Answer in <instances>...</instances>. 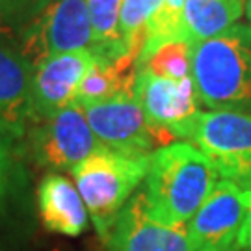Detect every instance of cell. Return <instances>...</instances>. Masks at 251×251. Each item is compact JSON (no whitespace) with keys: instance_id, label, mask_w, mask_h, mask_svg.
Here are the masks:
<instances>
[{"instance_id":"obj_20","label":"cell","mask_w":251,"mask_h":251,"mask_svg":"<svg viewBox=\"0 0 251 251\" xmlns=\"http://www.w3.org/2000/svg\"><path fill=\"white\" fill-rule=\"evenodd\" d=\"M50 0H0V39L21 37Z\"/></svg>"},{"instance_id":"obj_10","label":"cell","mask_w":251,"mask_h":251,"mask_svg":"<svg viewBox=\"0 0 251 251\" xmlns=\"http://www.w3.org/2000/svg\"><path fill=\"white\" fill-rule=\"evenodd\" d=\"M93 62V50H73L54 54L37 63L32 76V106L36 121L76 104L80 82Z\"/></svg>"},{"instance_id":"obj_22","label":"cell","mask_w":251,"mask_h":251,"mask_svg":"<svg viewBox=\"0 0 251 251\" xmlns=\"http://www.w3.org/2000/svg\"><path fill=\"white\" fill-rule=\"evenodd\" d=\"M240 250L251 251V199H250V208H248V216H246V222L242 225V231H240Z\"/></svg>"},{"instance_id":"obj_19","label":"cell","mask_w":251,"mask_h":251,"mask_svg":"<svg viewBox=\"0 0 251 251\" xmlns=\"http://www.w3.org/2000/svg\"><path fill=\"white\" fill-rule=\"evenodd\" d=\"M140 69L171 80H182L186 76H192V45L184 39L168 41L152 50L136 67V71Z\"/></svg>"},{"instance_id":"obj_1","label":"cell","mask_w":251,"mask_h":251,"mask_svg":"<svg viewBox=\"0 0 251 251\" xmlns=\"http://www.w3.org/2000/svg\"><path fill=\"white\" fill-rule=\"evenodd\" d=\"M220 180L212 162L186 140L149 154L144 198L149 214L166 225L184 227Z\"/></svg>"},{"instance_id":"obj_11","label":"cell","mask_w":251,"mask_h":251,"mask_svg":"<svg viewBox=\"0 0 251 251\" xmlns=\"http://www.w3.org/2000/svg\"><path fill=\"white\" fill-rule=\"evenodd\" d=\"M108 251H194L186 225L173 227L156 222L140 190L126 203L106 238Z\"/></svg>"},{"instance_id":"obj_17","label":"cell","mask_w":251,"mask_h":251,"mask_svg":"<svg viewBox=\"0 0 251 251\" xmlns=\"http://www.w3.org/2000/svg\"><path fill=\"white\" fill-rule=\"evenodd\" d=\"M182 8H184V0H162L160 8L154 13V17L151 19L149 26L145 30L144 43H142V49L136 58V67L160 45L168 43V41L184 39Z\"/></svg>"},{"instance_id":"obj_7","label":"cell","mask_w":251,"mask_h":251,"mask_svg":"<svg viewBox=\"0 0 251 251\" xmlns=\"http://www.w3.org/2000/svg\"><path fill=\"white\" fill-rule=\"evenodd\" d=\"M251 188L220 179L205 203L186 224L192 250L240 251V231L248 216Z\"/></svg>"},{"instance_id":"obj_24","label":"cell","mask_w":251,"mask_h":251,"mask_svg":"<svg viewBox=\"0 0 251 251\" xmlns=\"http://www.w3.org/2000/svg\"><path fill=\"white\" fill-rule=\"evenodd\" d=\"M201 251H234V250H201Z\"/></svg>"},{"instance_id":"obj_8","label":"cell","mask_w":251,"mask_h":251,"mask_svg":"<svg viewBox=\"0 0 251 251\" xmlns=\"http://www.w3.org/2000/svg\"><path fill=\"white\" fill-rule=\"evenodd\" d=\"M99 149L104 147L93 134L80 104H71L47 119H37L32 128L34 158L49 170L71 171Z\"/></svg>"},{"instance_id":"obj_13","label":"cell","mask_w":251,"mask_h":251,"mask_svg":"<svg viewBox=\"0 0 251 251\" xmlns=\"http://www.w3.org/2000/svg\"><path fill=\"white\" fill-rule=\"evenodd\" d=\"M39 214L49 231L78 236L88 227V208L76 186L60 173H47L37 188Z\"/></svg>"},{"instance_id":"obj_3","label":"cell","mask_w":251,"mask_h":251,"mask_svg":"<svg viewBox=\"0 0 251 251\" xmlns=\"http://www.w3.org/2000/svg\"><path fill=\"white\" fill-rule=\"evenodd\" d=\"M149 156H126L110 149H99L71 170L95 231L106 242L108 234L145 180Z\"/></svg>"},{"instance_id":"obj_9","label":"cell","mask_w":251,"mask_h":251,"mask_svg":"<svg viewBox=\"0 0 251 251\" xmlns=\"http://www.w3.org/2000/svg\"><path fill=\"white\" fill-rule=\"evenodd\" d=\"M132 95L140 102L149 125L168 142L180 138L182 130L199 114V99L192 76L171 80L140 69L134 75Z\"/></svg>"},{"instance_id":"obj_21","label":"cell","mask_w":251,"mask_h":251,"mask_svg":"<svg viewBox=\"0 0 251 251\" xmlns=\"http://www.w3.org/2000/svg\"><path fill=\"white\" fill-rule=\"evenodd\" d=\"M9 171H11V149H9V140L0 136V198L8 188Z\"/></svg>"},{"instance_id":"obj_18","label":"cell","mask_w":251,"mask_h":251,"mask_svg":"<svg viewBox=\"0 0 251 251\" xmlns=\"http://www.w3.org/2000/svg\"><path fill=\"white\" fill-rule=\"evenodd\" d=\"M162 0H123L119 11V36L128 58L136 60L142 49L145 30L160 8Z\"/></svg>"},{"instance_id":"obj_5","label":"cell","mask_w":251,"mask_h":251,"mask_svg":"<svg viewBox=\"0 0 251 251\" xmlns=\"http://www.w3.org/2000/svg\"><path fill=\"white\" fill-rule=\"evenodd\" d=\"M32 67L60 52L93 50L88 0H50L19 37Z\"/></svg>"},{"instance_id":"obj_6","label":"cell","mask_w":251,"mask_h":251,"mask_svg":"<svg viewBox=\"0 0 251 251\" xmlns=\"http://www.w3.org/2000/svg\"><path fill=\"white\" fill-rule=\"evenodd\" d=\"M84 108V106H82ZM86 119L102 147L126 156H149L168 142L147 121L132 93L84 108Z\"/></svg>"},{"instance_id":"obj_15","label":"cell","mask_w":251,"mask_h":251,"mask_svg":"<svg viewBox=\"0 0 251 251\" xmlns=\"http://www.w3.org/2000/svg\"><path fill=\"white\" fill-rule=\"evenodd\" d=\"M134 75L136 60L132 58H121L112 62L95 56V62L91 63V67L80 82L76 104L86 108L116 99L123 93H132Z\"/></svg>"},{"instance_id":"obj_4","label":"cell","mask_w":251,"mask_h":251,"mask_svg":"<svg viewBox=\"0 0 251 251\" xmlns=\"http://www.w3.org/2000/svg\"><path fill=\"white\" fill-rule=\"evenodd\" d=\"M179 140L196 145L212 162L220 179L251 188V114L199 110Z\"/></svg>"},{"instance_id":"obj_14","label":"cell","mask_w":251,"mask_h":251,"mask_svg":"<svg viewBox=\"0 0 251 251\" xmlns=\"http://www.w3.org/2000/svg\"><path fill=\"white\" fill-rule=\"evenodd\" d=\"M244 15V0H184L182 32L190 45L224 34Z\"/></svg>"},{"instance_id":"obj_16","label":"cell","mask_w":251,"mask_h":251,"mask_svg":"<svg viewBox=\"0 0 251 251\" xmlns=\"http://www.w3.org/2000/svg\"><path fill=\"white\" fill-rule=\"evenodd\" d=\"M121 4L123 0H88L93 28V54L112 62L128 58L119 36Z\"/></svg>"},{"instance_id":"obj_2","label":"cell","mask_w":251,"mask_h":251,"mask_svg":"<svg viewBox=\"0 0 251 251\" xmlns=\"http://www.w3.org/2000/svg\"><path fill=\"white\" fill-rule=\"evenodd\" d=\"M192 80L199 104L251 114V26L236 23L192 47Z\"/></svg>"},{"instance_id":"obj_12","label":"cell","mask_w":251,"mask_h":251,"mask_svg":"<svg viewBox=\"0 0 251 251\" xmlns=\"http://www.w3.org/2000/svg\"><path fill=\"white\" fill-rule=\"evenodd\" d=\"M32 76L34 67L23 52L0 39V136L9 142L25 138L36 123Z\"/></svg>"},{"instance_id":"obj_23","label":"cell","mask_w":251,"mask_h":251,"mask_svg":"<svg viewBox=\"0 0 251 251\" xmlns=\"http://www.w3.org/2000/svg\"><path fill=\"white\" fill-rule=\"evenodd\" d=\"M244 15H246V21L251 26V0H244Z\"/></svg>"}]
</instances>
